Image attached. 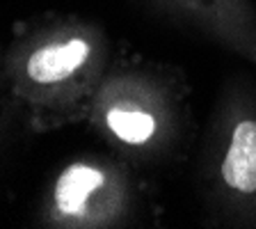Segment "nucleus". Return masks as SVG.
Returning a JSON list of instances; mask_svg holds the SVG:
<instances>
[{"mask_svg":"<svg viewBox=\"0 0 256 229\" xmlns=\"http://www.w3.org/2000/svg\"><path fill=\"white\" fill-rule=\"evenodd\" d=\"M112 64L108 32L92 19L44 12L12 26L2 69L30 133H53L87 122Z\"/></svg>","mask_w":256,"mask_h":229,"instance_id":"f257e3e1","label":"nucleus"},{"mask_svg":"<svg viewBox=\"0 0 256 229\" xmlns=\"http://www.w3.org/2000/svg\"><path fill=\"white\" fill-rule=\"evenodd\" d=\"M87 122L128 163L172 158L190 140L183 74L140 58H112Z\"/></svg>","mask_w":256,"mask_h":229,"instance_id":"f03ea898","label":"nucleus"},{"mask_svg":"<svg viewBox=\"0 0 256 229\" xmlns=\"http://www.w3.org/2000/svg\"><path fill=\"white\" fill-rule=\"evenodd\" d=\"M138 181L126 158L76 156L42 190L32 222L46 229H110L130 222Z\"/></svg>","mask_w":256,"mask_h":229,"instance_id":"7ed1b4c3","label":"nucleus"},{"mask_svg":"<svg viewBox=\"0 0 256 229\" xmlns=\"http://www.w3.org/2000/svg\"><path fill=\"white\" fill-rule=\"evenodd\" d=\"M206 176L213 208L236 222L256 220V103L240 92L215 112Z\"/></svg>","mask_w":256,"mask_h":229,"instance_id":"20e7f679","label":"nucleus"},{"mask_svg":"<svg viewBox=\"0 0 256 229\" xmlns=\"http://www.w3.org/2000/svg\"><path fill=\"white\" fill-rule=\"evenodd\" d=\"M178 21L202 30L256 64V7L252 0H156Z\"/></svg>","mask_w":256,"mask_h":229,"instance_id":"39448f33","label":"nucleus"},{"mask_svg":"<svg viewBox=\"0 0 256 229\" xmlns=\"http://www.w3.org/2000/svg\"><path fill=\"white\" fill-rule=\"evenodd\" d=\"M2 51L0 48V149L7 144V140L12 138L16 126H23L21 122V115L16 110V103L12 99V92L10 85H7V78H5V69H2Z\"/></svg>","mask_w":256,"mask_h":229,"instance_id":"423d86ee","label":"nucleus"}]
</instances>
